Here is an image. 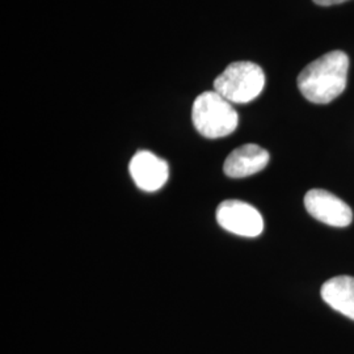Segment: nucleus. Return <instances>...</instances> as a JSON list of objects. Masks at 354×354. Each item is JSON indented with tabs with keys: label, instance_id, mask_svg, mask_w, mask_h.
Masks as SVG:
<instances>
[{
	"label": "nucleus",
	"instance_id": "nucleus-8",
	"mask_svg": "<svg viewBox=\"0 0 354 354\" xmlns=\"http://www.w3.org/2000/svg\"><path fill=\"white\" fill-rule=\"evenodd\" d=\"M320 294L330 308L354 320V277L339 276L328 279Z\"/></svg>",
	"mask_w": 354,
	"mask_h": 354
},
{
	"label": "nucleus",
	"instance_id": "nucleus-6",
	"mask_svg": "<svg viewBox=\"0 0 354 354\" xmlns=\"http://www.w3.org/2000/svg\"><path fill=\"white\" fill-rule=\"evenodd\" d=\"M129 172L140 189L156 192L165 187L169 176V167L165 159L142 150L131 158Z\"/></svg>",
	"mask_w": 354,
	"mask_h": 354
},
{
	"label": "nucleus",
	"instance_id": "nucleus-5",
	"mask_svg": "<svg viewBox=\"0 0 354 354\" xmlns=\"http://www.w3.org/2000/svg\"><path fill=\"white\" fill-rule=\"evenodd\" d=\"M304 207L313 218L332 227H346L353 221L351 206L328 190H308L304 196Z\"/></svg>",
	"mask_w": 354,
	"mask_h": 354
},
{
	"label": "nucleus",
	"instance_id": "nucleus-3",
	"mask_svg": "<svg viewBox=\"0 0 354 354\" xmlns=\"http://www.w3.org/2000/svg\"><path fill=\"white\" fill-rule=\"evenodd\" d=\"M266 74L259 64L241 61L228 64L214 80V91L231 104H247L260 96Z\"/></svg>",
	"mask_w": 354,
	"mask_h": 354
},
{
	"label": "nucleus",
	"instance_id": "nucleus-2",
	"mask_svg": "<svg viewBox=\"0 0 354 354\" xmlns=\"http://www.w3.org/2000/svg\"><path fill=\"white\" fill-rule=\"evenodd\" d=\"M192 121L203 137L216 140L227 137L236 130L239 115L223 96L215 91H206L193 102Z\"/></svg>",
	"mask_w": 354,
	"mask_h": 354
},
{
	"label": "nucleus",
	"instance_id": "nucleus-1",
	"mask_svg": "<svg viewBox=\"0 0 354 354\" xmlns=\"http://www.w3.org/2000/svg\"><path fill=\"white\" fill-rule=\"evenodd\" d=\"M349 57L340 50L329 51L307 64L298 76V88L308 102L328 104L346 87Z\"/></svg>",
	"mask_w": 354,
	"mask_h": 354
},
{
	"label": "nucleus",
	"instance_id": "nucleus-7",
	"mask_svg": "<svg viewBox=\"0 0 354 354\" xmlns=\"http://www.w3.org/2000/svg\"><path fill=\"white\" fill-rule=\"evenodd\" d=\"M269 163V152L259 145H243L231 152L225 160L223 172L231 178L252 176Z\"/></svg>",
	"mask_w": 354,
	"mask_h": 354
},
{
	"label": "nucleus",
	"instance_id": "nucleus-9",
	"mask_svg": "<svg viewBox=\"0 0 354 354\" xmlns=\"http://www.w3.org/2000/svg\"><path fill=\"white\" fill-rule=\"evenodd\" d=\"M348 0H314V3L317 6H323V7H329V6H336V4H342Z\"/></svg>",
	"mask_w": 354,
	"mask_h": 354
},
{
	"label": "nucleus",
	"instance_id": "nucleus-4",
	"mask_svg": "<svg viewBox=\"0 0 354 354\" xmlns=\"http://www.w3.org/2000/svg\"><path fill=\"white\" fill-rule=\"evenodd\" d=\"M216 222L223 230L244 238H256L264 230V219L260 212L252 205L239 200L219 203Z\"/></svg>",
	"mask_w": 354,
	"mask_h": 354
}]
</instances>
